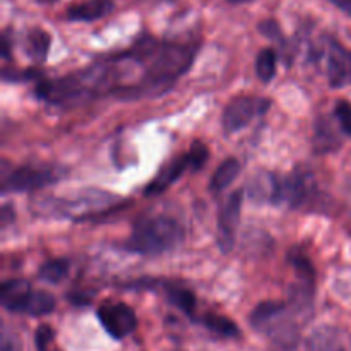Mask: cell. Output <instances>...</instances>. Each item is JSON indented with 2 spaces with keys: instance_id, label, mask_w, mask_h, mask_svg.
I'll return each instance as SVG.
<instances>
[{
  "instance_id": "obj_15",
  "label": "cell",
  "mask_w": 351,
  "mask_h": 351,
  "mask_svg": "<svg viewBox=\"0 0 351 351\" xmlns=\"http://www.w3.org/2000/svg\"><path fill=\"white\" fill-rule=\"evenodd\" d=\"M55 307H57V302H55L53 295L43 290H31L12 312L41 317V315H48L50 312H53Z\"/></svg>"
},
{
  "instance_id": "obj_3",
  "label": "cell",
  "mask_w": 351,
  "mask_h": 351,
  "mask_svg": "<svg viewBox=\"0 0 351 351\" xmlns=\"http://www.w3.org/2000/svg\"><path fill=\"white\" fill-rule=\"evenodd\" d=\"M184 226L170 216H151L134 223L123 249L141 256H161L182 245Z\"/></svg>"
},
{
  "instance_id": "obj_26",
  "label": "cell",
  "mask_w": 351,
  "mask_h": 351,
  "mask_svg": "<svg viewBox=\"0 0 351 351\" xmlns=\"http://www.w3.org/2000/svg\"><path fill=\"white\" fill-rule=\"evenodd\" d=\"M0 351H23V341L19 336L5 326L2 328V335H0Z\"/></svg>"
},
{
  "instance_id": "obj_6",
  "label": "cell",
  "mask_w": 351,
  "mask_h": 351,
  "mask_svg": "<svg viewBox=\"0 0 351 351\" xmlns=\"http://www.w3.org/2000/svg\"><path fill=\"white\" fill-rule=\"evenodd\" d=\"M67 170L58 165H24L10 173H3V192H31L50 187L65 178Z\"/></svg>"
},
{
  "instance_id": "obj_25",
  "label": "cell",
  "mask_w": 351,
  "mask_h": 351,
  "mask_svg": "<svg viewBox=\"0 0 351 351\" xmlns=\"http://www.w3.org/2000/svg\"><path fill=\"white\" fill-rule=\"evenodd\" d=\"M335 117L343 132L351 137V103L346 99H339L335 106Z\"/></svg>"
},
{
  "instance_id": "obj_31",
  "label": "cell",
  "mask_w": 351,
  "mask_h": 351,
  "mask_svg": "<svg viewBox=\"0 0 351 351\" xmlns=\"http://www.w3.org/2000/svg\"><path fill=\"white\" fill-rule=\"evenodd\" d=\"M43 2H55V0H43Z\"/></svg>"
},
{
  "instance_id": "obj_17",
  "label": "cell",
  "mask_w": 351,
  "mask_h": 351,
  "mask_svg": "<svg viewBox=\"0 0 351 351\" xmlns=\"http://www.w3.org/2000/svg\"><path fill=\"white\" fill-rule=\"evenodd\" d=\"M341 146V137L336 132L335 125L329 119L321 117L315 122V132H314V151L319 154L331 153Z\"/></svg>"
},
{
  "instance_id": "obj_4",
  "label": "cell",
  "mask_w": 351,
  "mask_h": 351,
  "mask_svg": "<svg viewBox=\"0 0 351 351\" xmlns=\"http://www.w3.org/2000/svg\"><path fill=\"white\" fill-rule=\"evenodd\" d=\"M120 206V197L105 191H84L74 197H45L34 202L38 215L71 218L75 221L91 219L112 213Z\"/></svg>"
},
{
  "instance_id": "obj_29",
  "label": "cell",
  "mask_w": 351,
  "mask_h": 351,
  "mask_svg": "<svg viewBox=\"0 0 351 351\" xmlns=\"http://www.w3.org/2000/svg\"><path fill=\"white\" fill-rule=\"evenodd\" d=\"M329 2L335 3L339 10H343L346 16L351 17V0H329Z\"/></svg>"
},
{
  "instance_id": "obj_10",
  "label": "cell",
  "mask_w": 351,
  "mask_h": 351,
  "mask_svg": "<svg viewBox=\"0 0 351 351\" xmlns=\"http://www.w3.org/2000/svg\"><path fill=\"white\" fill-rule=\"evenodd\" d=\"M243 197H245V192H243V189H239V191L232 192L219 208L218 247L223 254H228L235 247L237 230H239L240 216H242Z\"/></svg>"
},
{
  "instance_id": "obj_2",
  "label": "cell",
  "mask_w": 351,
  "mask_h": 351,
  "mask_svg": "<svg viewBox=\"0 0 351 351\" xmlns=\"http://www.w3.org/2000/svg\"><path fill=\"white\" fill-rule=\"evenodd\" d=\"M120 72L113 62L106 60L82 71L72 72L53 81H41L36 86L38 98L62 108H74L91 101L98 95L115 93L120 86Z\"/></svg>"
},
{
  "instance_id": "obj_22",
  "label": "cell",
  "mask_w": 351,
  "mask_h": 351,
  "mask_svg": "<svg viewBox=\"0 0 351 351\" xmlns=\"http://www.w3.org/2000/svg\"><path fill=\"white\" fill-rule=\"evenodd\" d=\"M202 326L208 331L215 332V335L221 336V338H240V328L237 322L228 319L226 315L221 314H206L204 317L199 319Z\"/></svg>"
},
{
  "instance_id": "obj_28",
  "label": "cell",
  "mask_w": 351,
  "mask_h": 351,
  "mask_svg": "<svg viewBox=\"0 0 351 351\" xmlns=\"http://www.w3.org/2000/svg\"><path fill=\"white\" fill-rule=\"evenodd\" d=\"M259 29L269 38H276V40H280L281 38V29H280V26H278L276 21H271V19L264 21V23L259 24Z\"/></svg>"
},
{
  "instance_id": "obj_27",
  "label": "cell",
  "mask_w": 351,
  "mask_h": 351,
  "mask_svg": "<svg viewBox=\"0 0 351 351\" xmlns=\"http://www.w3.org/2000/svg\"><path fill=\"white\" fill-rule=\"evenodd\" d=\"M55 338V332L50 326L43 324L36 329V335H34V343H36L38 351H48V346L51 345Z\"/></svg>"
},
{
  "instance_id": "obj_7",
  "label": "cell",
  "mask_w": 351,
  "mask_h": 351,
  "mask_svg": "<svg viewBox=\"0 0 351 351\" xmlns=\"http://www.w3.org/2000/svg\"><path fill=\"white\" fill-rule=\"evenodd\" d=\"M271 101L267 98L254 95L235 96L223 112V130L225 134H237L245 129L254 119L264 115L269 110Z\"/></svg>"
},
{
  "instance_id": "obj_12",
  "label": "cell",
  "mask_w": 351,
  "mask_h": 351,
  "mask_svg": "<svg viewBox=\"0 0 351 351\" xmlns=\"http://www.w3.org/2000/svg\"><path fill=\"white\" fill-rule=\"evenodd\" d=\"M307 351H351L348 332L336 326H319L305 341Z\"/></svg>"
},
{
  "instance_id": "obj_8",
  "label": "cell",
  "mask_w": 351,
  "mask_h": 351,
  "mask_svg": "<svg viewBox=\"0 0 351 351\" xmlns=\"http://www.w3.org/2000/svg\"><path fill=\"white\" fill-rule=\"evenodd\" d=\"M326 75L332 89H343L351 84V51L335 38H326L322 47Z\"/></svg>"
},
{
  "instance_id": "obj_30",
  "label": "cell",
  "mask_w": 351,
  "mask_h": 351,
  "mask_svg": "<svg viewBox=\"0 0 351 351\" xmlns=\"http://www.w3.org/2000/svg\"><path fill=\"white\" fill-rule=\"evenodd\" d=\"M230 3H242V2H247V0H228Z\"/></svg>"
},
{
  "instance_id": "obj_11",
  "label": "cell",
  "mask_w": 351,
  "mask_h": 351,
  "mask_svg": "<svg viewBox=\"0 0 351 351\" xmlns=\"http://www.w3.org/2000/svg\"><path fill=\"white\" fill-rule=\"evenodd\" d=\"M315 191V182L311 171L297 168L288 177L281 178L280 204L285 202L290 208H300L311 199Z\"/></svg>"
},
{
  "instance_id": "obj_13",
  "label": "cell",
  "mask_w": 351,
  "mask_h": 351,
  "mask_svg": "<svg viewBox=\"0 0 351 351\" xmlns=\"http://www.w3.org/2000/svg\"><path fill=\"white\" fill-rule=\"evenodd\" d=\"M187 170H194V160H192L191 151L185 154H182V156L175 158L171 163H168L167 167H165L163 170H161L160 173L153 178V182L147 185L146 191H144V194L146 195L161 194V192L167 191L168 187H171V185H173L175 182H177L178 178H180Z\"/></svg>"
},
{
  "instance_id": "obj_20",
  "label": "cell",
  "mask_w": 351,
  "mask_h": 351,
  "mask_svg": "<svg viewBox=\"0 0 351 351\" xmlns=\"http://www.w3.org/2000/svg\"><path fill=\"white\" fill-rule=\"evenodd\" d=\"M51 36L41 27H33L26 36V50L27 55L33 58L34 62L41 64L47 60L48 51H50Z\"/></svg>"
},
{
  "instance_id": "obj_5",
  "label": "cell",
  "mask_w": 351,
  "mask_h": 351,
  "mask_svg": "<svg viewBox=\"0 0 351 351\" xmlns=\"http://www.w3.org/2000/svg\"><path fill=\"white\" fill-rule=\"evenodd\" d=\"M250 324L256 331L264 332L285 350H291L298 343V328L290 315V308L281 302H263L250 314Z\"/></svg>"
},
{
  "instance_id": "obj_19",
  "label": "cell",
  "mask_w": 351,
  "mask_h": 351,
  "mask_svg": "<svg viewBox=\"0 0 351 351\" xmlns=\"http://www.w3.org/2000/svg\"><path fill=\"white\" fill-rule=\"evenodd\" d=\"M31 290L33 288H31L29 281L23 280V278H16V280H9L2 283V287H0V302H2L3 308L12 312Z\"/></svg>"
},
{
  "instance_id": "obj_1",
  "label": "cell",
  "mask_w": 351,
  "mask_h": 351,
  "mask_svg": "<svg viewBox=\"0 0 351 351\" xmlns=\"http://www.w3.org/2000/svg\"><path fill=\"white\" fill-rule=\"evenodd\" d=\"M199 45L182 41H160L144 64V74L136 84L122 86L113 95L120 99H141L170 91L175 82L192 67Z\"/></svg>"
},
{
  "instance_id": "obj_14",
  "label": "cell",
  "mask_w": 351,
  "mask_h": 351,
  "mask_svg": "<svg viewBox=\"0 0 351 351\" xmlns=\"http://www.w3.org/2000/svg\"><path fill=\"white\" fill-rule=\"evenodd\" d=\"M250 199L256 202H271V204H280L281 195V178L273 173H261L250 180L249 189Z\"/></svg>"
},
{
  "instance_id": "obj_21",
  "label": "cell",
  "mask_w": 351,
  "mask_h": 351,
  "mask_svg": "<svg viewBox=\"0 0 351 351\" xmlns=\"http://www.w3.org/2000/svg\"><path fill=\"white\" fill-rule=\"evenodd\" d=\"M167 300L168 304L173 305L180 312H184L187 317L195 319V308H197V300H195L194 291L185 287H168L167 288Z\"/></svg>"
},
{
  "instance_id": "obj_18",
  "label": "cell",
  "mask_w": 351,
  "mask_h": 351,
  "mask_svg": "<svg viewBox=\"0 0 351 351\" xmlns=\"http://www.w3.org/2000/svg\"><path fill=\"white\" fill-rule=\"evenodd\" d=\"M240 171H242V165L237 158H226L221 165L215 170L213 173L211 182H209V191L213 194H218V192H223L226 187L235 182V178L239 177Z\"/></svg>"
},
{
  "instance_id": "obj_24",
  "label": "cell",
  "mask_w": 351,
  "mask_h": 351,
  "mask_svg": "<svg viewBox=\"0 0 351 351\" xmlns=\"http://www.w3.org/2000/svg\"><path fill=\"white\" fill-rule=\"evenodd\" d=\"M276 50H273V48H263V50L259 51L256 60V72L257 77H259L264 84L273 81V77L276 75Z\"/></svg>"
},
{
  "instance_id": "obj_23",
  "label": "cell",
  "mask_w": 351,
  "mask_h": 351,
  "mask_svg": "<svg viewBox=\"0 0 351 351\" xmlns=\"http://www.w3.org/2000/svg\"><path fill=\"white\" fill-rule=\"evenodd\" d=\"M69 269H71V263L67 259H51L38 269V278L45 283L57 285L69 276Z\"/></svg>"
},
{
  "instance_id": "obj_16",
  "label": "cell",
  "mask_w": 351,
  "mask_h": 351,
  "mask_svg": "<svg viewBox=\"0 0 351 351\" xmlns=\"http://www.w3.org/2000/svg\"><path fill=\"white\" fill-rule=\"evenodd\" d=\"M113 9V0H84L67 9L69 21H96Z\"/></svg>"
},
{
  "instance_id": "obj_9",
  "label": "cell",
  "mask_w": 351,
  "mask_h": 351,
  "mask_svg": "<svg viewBox=\"0 0 351 351\" xmlns=\"http://www.w3.org/2000/svg\"><path fill=\"white\" fill-rule=\"evenodd\" d=\"M98 319L113 339H123L137 328L136 312L123 302L105 300L98 307Z\"/></svg>"
}]
</instances>
